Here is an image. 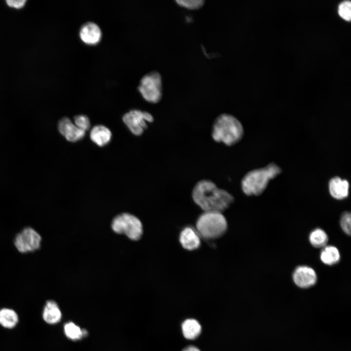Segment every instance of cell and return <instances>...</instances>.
Here are the masks:
<instances>
[{
	"label": "cell",
	"instance_id": "6da1fadb",
	"mask_svg": "<svg viewBox=\"0 0 351 351\" xmlns=\"http://www.w3.org/2000/svg\"><path fill=\"white\" fill-rule=\"evenodd\" d=\"M192 197L194 202L204 212H222L234 201V196L228 191L219 188L209 179H201L194 186Z\"/></svg>",
	"mask_w": 351,
	"mask_h": 351
},
{
	"label": "cell",
	"instance_id": "7a4b0ae2",
	"mask_svg": "<svg viewBox=\"0 0 351 351\" xmlns=\"http://www.w3.org/2000/svg\"><path fill=\"white\" fill-rule=\"evenodd\" d=\"M243 134L242 124L231 114H221L215 118L213 123L211 136L216 142L232 146L242 139Z\"/></svg>",
	"mask_w": 351,
	"mask_h": 351
},
{
	"label": "cell",
	"instance_id": "3957f363",
	"mask_svg": "<svg viewBox=\"0 0 351 351\" xmlns=\"http://www.w3.org/2000/svg\"><path fill=\"white\" fill-rule=\"evenodd\" d=\"M281 170L274 163L247 173L241 182V189L247 195H258L266 188L269 181L275 178Z\"/></svg>",
	"mask_w": 351,
	"mask_h": 351
},
{
	"label": "cell",
	"instance_id": "277c9868",
	"mask_svg": "<svg viewBox=\"0 0 351 351\" xmlns=\"http://www.w3.org/2000/svg\"><path fill=\"white\" fill-rule=\"evenodd\" d=\"M227 222L222 213L204 212L197 218L195 230L200 237L208 240L221 237L227 230Z\"/></svg>",
	"mask_w": 351,
	"mask_h": 351
},
{
	"label": "cell",
	"instance_id": "5b68a950",
	"mask_svg": "<svg viewBox=\"0 0 351 351\" xmlns=\"http://www.w3.org/2000/svg\"><path fill=\"white\" fill-rule=\"evenodd\" d=\"M138 90L143 98L152 103L160 101L162 97V78L156 71L145 75L140 79Z\"/></svg>",
	"mask_w": 351,
	"mask_h": 351
},
{
	"label": "cell",
	"instance_id": "8992f818",
	"mask_svg": "<svg viewBox=\"0 0 351 351\" xmlns=\"http://www.w3.org/2000/svg\"><path fill=\"white\" fill-rule=\"evenodd\" d=\"M113 231L117 234H125L134 240L140 239L142 234V225L136 216L123 213L115 217L112 223Z\"/></svg>",
	"mask_w": 351,
	"mask_h": 351
},
{
	"label": "cell",
	"instance_id": "52a82bcc",
	"mask_svg": "<svg viewBox=\"0 0 351 351\" xmlns=\"http://www.w3.org/2000/svg\"><path fill=\"white\" fill-rule=\"evenodd\" d=\"M122 119L133 134L140 136L147 128V122H152L154 117L149 112L134 109L124 114Z\"/></svg>",
	"mask_w": 351,
	"mask_h": 351
},
{
	"label": "cell",
	"instance_id": "ba28073f",
	"mask_svg": "<svg viewBox=\"0 0 351 351\" xmlns=\"http://www.w3.org/2000/svg\"><path fill=\"white\" fill-rule=\"evenodd\" d=\"M41 239L38 233L32 228L27 227L16 235L14 244L20 252L25 253L38 249Z\"/></svg>",
	"mask_w": 351,
	"mask_h": 351
},
{
	"label": "cell",
	"instance_id": "9c48e42d",
	"mask_svg": "<svg viewBox=\"0 0 351 351\" xmlns=\"http://www.w3.org/2000/svg\"><path fill=\"white\" fill-rule=\"evenodd\" d=\"M292 279L298 287L308 289L315 284L317 275L312 268L307 266H300L294 271Z\"/></svg>",
	"mask_w": 351,
	"mask_h": 351
},
{
	"label": "cell",
	"instance_id": "30bf717a",
	"mask_svg": "<svg viewBox=\"0 0 351 351\" xmlns=\"http://www.w3.org/2000/svg\"><path fill=\"white\" fill-rule=\"evenodd\" d=\"M79 36L80 39L84 43L94 45L100 41L102 32L100 27L96 23L88 21L80 27Z\"/></svg>",
	"mask_w": 351,
	"mask_h": 351
},
{
	"label": "cell",
	"instance_id": "8fae6325",
	"mask_svg": "<svg viewBox=\"0 0 351 351\" xmlns=\"http://www.w3.org/2000/svg\"><path fill=\"white\" fill-rule=\"evenodd\" d=\"M59 133L69 141L76 142L82 139L85 132L78 128L67 117L62 118L58 123Z\"/></svg>",
	"mask_w": 351,
	"mask_h": 351
},
{
	"label": "cell",
	"instance_id": "7c38bea8",
	"mask_svg": "<svg viewBox=\"0 0 351 351\" xmlns=\"http://www.w3.org/2000/svg\"><path fill=\"white\" fill-rule=\"evenodd\" d=\"M201 237L195 228L184 227L180 232L179 241L182 247L188 251H194L201 245Z\"/></svg>",
	"mask_w": 351,
	"mask_h": 351
},
{
	"label": "cell",
	"instance_id": "4fadbf2b",
	"mask_svg": "<svg viewBox=\"0 0 351 351\" xmlns=\"http://www.w3.org/2000/svg\"><path fill=\"white\" fill-rule=\"evenodd\" d=\"M349 184L348 181L335 177L329 182V191L331 195L337 199H342L347 197L349 194Z\"/></svg>",
	"mask_w": 351,
	"mask_h": 351
},
{
	"label": "cell",
	"instance_id": "5bb4252c",
	"mask_svg": "<svg viewBox=\"0 0 351 351\" xmlns=\"http://www.w3.org/2000/svg\"><path fill=\"white\" fill-rule=\"evenodd\" d=\"M90 136L93 142L100 147H102L110 141L112 133L106 126L98 125L91 129Z\"/></svg>",
	"mask_w": 351,
	"mask_h": 351
},
{
	"label": "cell",
	"instance_id": "9a60e30c",
	"mask_svg": "<svg viewBox=\"0 0 351 351\" xmlns=\"http://www.w3.org/2000/svg\"><path fill=\"white\" fill-rule=\"evenodd\" d=\"M61 318V313L57 303L53 300L48 301L43 310L44 320L48 324H53L58 323Z\"/></svg>",
	"mask_w": 351,
	"mask_h": 351
},
{
	"label": "cell",
	"instance_id": "2e32d148",
	"mask_svg": "<svg viewBox=\"0 0 351 351\" xmlns=\"http://www.w3.org/2000/svg\"><path fill=\"white\" fill-rule=\"evenodd\" d=\"M181 328L184 336L190 340L197 338L201 331L200 324L194 319L185 320L182 324Z\"/></svg>",
	"mask_w": 351,
	"mask_h": 351
},
{
	"label": "cell",
	"instance_id": "e0dca14e",
	"mask_svg": "<svg viewBox=\"0 0 351 351\" xmlns=\"http://www.w3.org/2000/svg\"><path fill=\"white\" fill-rule=\"evenodd\" d=\"M320 259L325 264L333 265L338 263L340 258V253L333 246H325L321 252Z\"/></svg>",
	"mask_w": 351,
	"mask_h": 351
},
{
	"label": "cell",
	"instance_id": "ac0fdd59",
	"mask_svg": "<svg viewBox=\"0 0 351 351\" xmlns=\"http://www.w3.org/2000/svg\"><path fill=\"white\" fill-rule=\"evenodd\" d=\"M18 321L17 313L13 310L4 308L0 310V324L6 328L14 327Z\"/></svg>",
	"mask_w": 351,
	"mask_h": 351
},
{
	"label": "cell",
	"instance_id": "d6986e66",
	"mask_svg": "<svg viewBox=\"0 0 351 351\" xmlns=\"http://www.w3.org/2000/svg\"><path fill=\"white\" fill-rule=\"evenodd\" d=\"M309 240L311 244L315 247H324L328 242V237L324 230L317 228L310 233Z\"/></svg>",
	"mask_w": 351,
	"mask_h": 351
},
{
	"label": "cell",
	"instance_id": "ffe728a7",
	"mask_svg": "<svg viewBox=\"0 0 351 351\" xmlns=\"http://www.w3.org/2000/svg\"><path fill=\"white\" fill-rule=\"evenodd\" d=\"M64 332L66 336L72 340L80 339L86 335L87 332L80 328L72 322H68L64 325Z\"/></svg>",
	"mask_w": 351,
	"mask_h": 351
},
{
	"label": "cell",
	"instance_id": "44dd1931",
	"mask_svg": "<svg viewBox=\"0 0 351 351\" xmlns=\"http://www.w3.org/2000/svg\"><path fill=\"white\" fill-rule=\"evenodd\" d=\"M338 13L341 18L347 21L351 19V3L349 0L341 2L338 6Z\"/></svg>",
	"mask_w": 351,
	"mask_h": 351
},
{
	"label": "cell",
	"instance_id": "7402d4cb",
	"mask_svg": "<svg viewBox=\"0 0 351 351\" xmlns=\"http://www.w3.org/2000/svg\"><path fill=\"white\" fill-rule=\"evenodd\" d=\"M176 2L179 6L190 10H196L201 8L205 2L204 0H178Z\"/></svg>",
	"mask_w": 351,
	"mask_h": 351
},
{
	"label": "cell",
	"instance_id": "603a6c76",
	"mask_svg": "<svg viewBox=\"0 0 351 351\" xmlns=\"http://www.w3.org/2000/svg\"><path fill=\"white\" fill-rule=\"evenodd\" d=\"M74 124L80 129L86 132L90 127V121L87 116L84 115H77L74 118Z\"/></svg>",
	"mask_w": 351,
	"mask_h": 351
},
{
	"label": "cell",
	"instance_id": "cb8c5ba5",
	"mask_svg": "<svg viewBox=\"0 0 351 351\" xmlns=\"http://www.w3.org/2000/svg\"><path fill=\"white\" fill-rule=\"evenodd\" d=\"M351 214L348 212L344 213L340 219V225L343 231L347 234H351Z\"/></svg>",
	"mask_w": 351,
	"mask_h": 351
},
{
	"label": "cell",
	"instance_id": "d4e9b609",
	"mask_svg": "<svg viewBox=\"0 0 351 351\" xmlns=\"http://www.w3.org/2000/svg\"><path fill=\"white\" fill-rule=\"evenodd\" d=\"M27 0H7L6 2L8 6L11 7L15 8H21L25 5Z\"/></svg>",
	"mask_w": 351,
	"mask_h": 351
},
{
	"label": "cell",
	"instance_id": "484cf974",
	"mask_svg": "<svg viewBox=\"0 0 351 351\" xmlns=\"http://www.w3.org/2000/svg\"><path fill=\"white\" fill-rule=\"evenodd\" d=\"M182 351H200L197 347L194 346H189L185 348Z\"/></svg>",
	"mask_w": 351,
	"mask_h": 351
}]
</instances>
